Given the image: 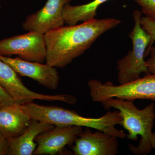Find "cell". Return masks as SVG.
Wrapping results in <instances>:
<instances>
[{
	"instance_id": "cell-1",
	"label": "cell",
	"mask_w": 155,
	"mask_h": 155,
	"mask_svg": "<svg viewBox=\"0 0 155 155\" xmlns=\"http://www.w3.org/2000/svg\"><path fill=\"white\" fill-rule=\"evenodd\" d=\"M114 18H96L79 25H67L44 35L46 49V64L63 68L91 47L100 36L121 23Z\"/></svg>"
},
{
	"instance_id": "cell-2",
	"label": "cell",
	"mask_w": 155,
	"mask_h": 155,
	"mask_svg": "<svg viewBox=\"0 0 155 155\" xmlns=\"http://www.w3.org/2000/svg\"><path fill=\"white\" fill-rule=\"evenodd\" d=\"M31 119L50 123L55 126L88 127L123 139L127 134L116 127L120 125L122 117L119 110L109 111L98 118H87L76 112L56 106L44 105L33 102L21 105Z\"/></svg>"
},
{
	"instance_id": "cell-3",
	"label": "cell",
	"mask_w": 155,
	"mask_h": 155,
	"mask_svg": "<svg viewBox=\"0 0 155 155\" xmlns=\"http://www.w3.org/2000/svg\"><path fill=\"white\" fill-rule=\"evenodd\" d=\"M134 101L114 98L101 103L106 110L114 108L120 112L122 119L120 125L128 131V139L137 141L140 137L138 145H128L130 151L136 155L149 154L152 149L151 138L155 119V104L151 103L140 110Z\"/></svg>"
},
{
	"instance_id": "cell-4",
	"label": "cell",
	"mask_w": 155,
	"mask_h": 155,
	"mask_svg": "<svg viewBox=\"0 0 155 155\" xmlns=\"http://www.w3.org/2000/svg\"><path fill=\"white\" fill-rule=\"evenodd\" d=\"M142 14L141 11L137 10L133 12L134 26L128 35L132 41V49L117 62L118 80L120 85L138 79L142 73L151 74L144 59L150 38L140 25Z\"/></svg>"
},
{
	"instance_id": "cell-5",
	"label": "cell",
	"mask_w": 155,
	"mask_h": 155,
	"mask_svg": "<svg viewBox=\"0 0 155 155\" xmlns=\"http://www.w3.org/2000/svg\"><path fill=\"white\" fill-rule=\"evenodd\" d=\"M93 101L101 103L116 98L121 99L150 100L155 101V74L144 77L123 84L115 85L110 81L105 83L96 79L87 82Z\"/></svg>"
},
{
	"instance_id": "cell-6",
	"label": "cell",
	"mask_w": 155,
	"mask_h": 155,
	"mask_svg": "<svg viewBox=\"0 0 155 155\" xmlns=\"http://www.w3.org/2000/svg\"><path fill=\"white\" fill-rule=\"evenodd\" d=\"M0 55L17 56L25 61L44 63L46 49L44 35L29 31L0 40Z\"/></svg>"
},
{
	"instance_id": "cell-7",
	"label": "cell",
	"mask_w": 155,
	"mask_h": 155,
	"mask_svg": "<svg viewBox=\"0 0 155 155\" xmlns=\"http://www.w3.org/2000/svg\"><path fill=\"white\" fill-rule=\"evenodd\" d=\"M0 86L19 104L33 102L35 100L61 101L68 103V94H41L31 91L24 85L19 75L12 67L0 60Z\"/></svg>"
},
{
	"instance_id": "cell-8",
	"label": "cell",
	"mask_w": 155,
	"mask_h": 155,
	"mask_svg": "<svg viewBox=\"0 0 155 155\" xmlns=\"http://www.w3.org/2000/svg\"><path fill=\"white\" fill-rule=\"evenodd\" d=\"M72 0H47L44 6L35 13L28 15L22 24L24 30L44 35L50 31L64 26V6Z\"/></svg>"
},
{
	"instance_id": "cell-9",
	"label": "cell",
	"mask_w": 155,
	"mask_h": 155,
	"mask_svg": "<svg viewBox=\"0 0 155 155\" xmlns=\"http://www.w3.org/2000/svg\"><path fill=\"white\" fill-rule=\"evenodd\" d=\"M118 138L99 130L93 132L86 127L71 148L75 155H115L119 153Z\"/></svg>"
},
{
	"instance_id": "cell-10",
	"label": "cell",
	"mask_w": 155,
	"mask_h": 155,
	"mask_svg": "<svg viewBox=\"0 0 155 155\" xmlns=\"http://www.w3.org/2000/svg\"><path fill=\"white\" fill-rule=\"evenodd\" d=\"M0 60L12 67L17 74L33 79L39 84L51 90L58 89L60 76L55 67L38 62L0 55Z\"/></svg>"
},
{
	"instance_id": "cell-11",
	"label": "cell",
	"mask_w": 155,
	"mask_h": 155,
	"mask_svg": "<svg viewBox=\"0 0 155 155\" xmlns=\"http://www.w3.org/2000/svg\"><path fill=\"white\" fill-rule=\"evenodd\" d=\"M82 127L55 126L52 130L40 134L35 138L37 143L33 155H54L67 145L74 143L82 131Z\"/></svg>"
},
{
	"instance_id": "cell-12",
	"label": "cell",
	"mask_w": 155,
	"mask_h": 155,
	"mask_svg": "<svg viewBox=\"0 0 155 155\" xmlns=\"http://www.w3.org/2000/svg\"><path fill=\"white\" fill-rule=\"evenodd\" d=\"M31 119L17 103L0 108V132L7 138L18 137L24 133Z\"/></svg>"
},
{
	"instance_id": "cell-13",
	"label": "cell",
	"mask_w": 155,
	"mask_h": 155,
	"mask_svg": "<svg viewBox=\"0 0 155 155\" xmlns=\"http://www.w3.org/2000/svg\"><path fill=\"white\" fill-rule=\"evenodd\" d=\"M50 123L31 119L25 132L15 138H7L10 148L9 155H31L36 149L35 138L40 134L53 129Z\"/></svg>"
},
{
	"instance_id": "cell-14",
	"label": "cell",
	"mask_w": 155,
	"mask_h": 155,
	"mask_svg": "<svg viewBox=\"0 0 155 155\" xmlns=\"http://www.w3.org/2000/svg\"><path fill=\"white\" fill-rule=\"evenodd\" d=\"M110 0H93L80 5L72 6L67 4L63 11V17L67 25H76L79 22H86L95 18L97 10L101 5Z\"/></svg>"
},
{
	"instance_id": "cell-15",
	"label": "cell",
	"mask_w": 155,
	"mask_h": 155,
	"mask_svg": "<svg viewBox=\"0 0 155 155\" xmlns=\"http://www.w3.org/2000/svg\"><path fill=\"white\" fill-rule=\"evenodd\" d=\"M140 25L143 30L150 38L149 45L145 53V58H146L149 55L151 48L155 42V19H151L145 16L142 17L140 19Z\"/></svg>"
},
{
	"instance_id": "cell-16",
	"label": "cell",
	"mask_w": 155,
	"mask_h": 155,
	"mask_svg": "<svg viewBox=\"0 0 155 155\" xmlns=\"http://www.w3.org/2000/svg\"><path fill=\"white\" fill-rule=\"evenodd\" d=\"M145 17L155 19V0H134Z\"/></svg>"
},
{
	"instance_id": "cell-17",
	"label": "cell",
	"mask_w": 155,
	"mask_h": 155,
	"mask_svg": "<svg viewBox=\"0 0 155 155\" xmlns=\"http://www.w3.org/2000/svg\"><path fill=\"white\" fill-rule=\"evenodd\" d=\"M15 103V101L5 91V89L0 86V108L5 106L10 105Z\"/></svg>"
},
{
	"instance_id": "cell-18",
	"label": "cell",
	"mask_w": 155,
	"mask_h": 155,
	"mask_svg": "<svg viewBox=\"0 0 155 155\" xmlns=\"http://www.w3.org/2000/svg\"><path fill=\"white\" fill-rule=\"evenodd\" d=\"M148 56L146 61L147 67L151 74H155V43L152 47Z\"/></svg>"
},
{
	"instance_id": "cell-19",
	"label": "cell",
	"mask_w": 155,
	"mask_h": 155,
	"mask_svg": "<svg viewBox=\"0 0 155 155\" xmlns=\"http://www.w3.org/2000/svg\"><path fill=\"white\" fill-rule=\"evenodd\" d=\"M10 148L8 140L0 132V155H9Z\"/></svg>"
},
{
	"instance_id": "cell-20",
	"label": "cell",
	"mask_w": 155,
	"mask_h": 155,
	"mask_svg": "<svg viewBox=\"0 0 155 155\" xmlns=\"http://www.w3.org/2000/svg\"><path fill=\"white\" fill-rule=\"evenodd\" d=\"M151 143L152 149L155 150V133H153L151 138Z\"/></svg>"
},
{
	"instance_id": "cell-21",
	"label": "cell",
	"mask_w": 155,
	"mask_h": 155,
	"mask_svg": "<svg viewBox=\"0 0 155 155\" xmlns=\"http://www.w3.org/2000/svg\"><path fill=\"white\" fill-rule=\"evenodd\" d=\"M1 8V5H0V8Z\"/></svg>"
},
{
	"instance_id": "cell-22",
	"label": "cell",
	"mask_w": 155,
	"mask_h": 155,
	"mask_svg": "<svg viewBox=\"0 0 155 155\" xmlns=\"http://www.w3.org/2000/svg\"><path fill=\"white\" fill-rule=\"evenodd\" d=\"M0 1H2V0H0Z\"/></svg>"
}]
</instances>
